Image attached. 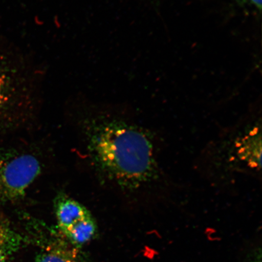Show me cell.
<instances>
[{
	"instance_id": "1",
	"label": "cell",
	"mask_w": 262,
	"mask_h": 262,
	"mask_svg": "<svg viewBox=\"0 0 262 262\" xmlns=\"http://www.w3.org/2000/svg\"><path fill=\"white\" fill-rule=\"evenodd\" d=\"M87 131L91 159L111 182L133 190L156 179L158 171L152 141L142 127L121 120L98 119Z\"/></svg>"
},
{
	"instance_id": "2",
	"label": "cell",
	"mask_w": 262,
	"mask_h": 262,
	"mask_svg": "<svg viewBox=\"0 0 262 262\" xmlns=\"http://www.w3.org/2000/svg\"><path fill=\"white\" fill-rule=\"evenodd\" d=\"M41 171V162L31 153L12 154L0 159V205L24 198Z\"/></svg>"
},
{
	"instance_id": "3",
	"label": "cell",
	"mask_w": 262,
	"mask_h": 262,
	"mask_svg": "<svg viewBox=\"0 0 262 262\" xmlns=\"http://www.w3.org/2000/svg\"><path fill=\"white\" fill-rule=\"evenodd\" d=\"M261 129L255 126L237 139L234 147V159L254 169L261 168Z\"/></svg>"
},
{
	"instance_id": "4",
	"label": "cell",
	"mask_w": 262,
	"mask_h": 262,
	"mask_svg": "<svg viewBox=\"0 0 262 262\" xmlns=\"http://www.w3.org/2000/svg\"><path fill=\"white\" fill-rule=\"evenodd\" d=\"M55 211L58 228L63 234L76 223L91 215L83 205L64 195L58 196L55 201Z\"/></svg>"
},
{
	"instance_id": "5",
	"label": "cell",
	"mask_w": 262,
	"mask_h": 262,
	"mask_svg": "<svg viewBox=\"0 0 262 262\" xmlns=\"http://www.w3.org/2000/svg\"><path fill=\"white\" fill-rule=\"evenodd\" d=\"M35 262H85L77 247L65 242H52L42 249Z\"/></svg>"
},
{
	"instance_id": "6",
	"label": "cell",
	"mask_w": 262,
	"mask_h": 262,
	"mask_svg": "<svg viewBox=\"0 0 262 262\" xmlns=\"http://www.w3.org/2000/svg\"><path fill=\"white\" fill-rule=\"evenodd\" d=\"M25 242L21 234L7 223L0 221V262H11Z\"/></svg>"
},
{
	"instance_id": "7",
	"label": "cell",
	"mask_w": 262,
	"mask_h": 262,
	"mask_svg": "<svg viewBox=\"0 0 262 262\" xmlns=\"http://www.w3.org/2000/svg\"><path fill=\"white\" fill-rule=\"evenodd\" d=\"M97 225L91 215L74 224L64 234L72 245L78 247L92 240L97 232Z\"/></svg>"
},
{
	"instance_id": "8",
	"label": "cell",
	"mask_w": 262,
	"mask_h": 262,
	"mask_svg": "<svg viewBox=\"0 0 262 262\" xmlns=\"http://www.w3.org/2000/svg\"><path fill=\"white\" fill-rule=\"evenodd\" d=\"M11 78L0 66V109L8 102L10 92L11 91Z\"/></svg>"
},
{
	"instance_id": "9",
	"label": "cell",
	"mask_w": 262,
	"mask_h": 262,
	"mask_svg": "<svg viewBox=\"0 0 262 262\" xmlns=\"http://www.w3.org/2000/svg\"><path fill=\"white\" fill-rule=\"evenodd\" d=\"M239 2H243L246 4L251 6L258 12H261V0H238Z\"/></svg>"
}]
</instances>
